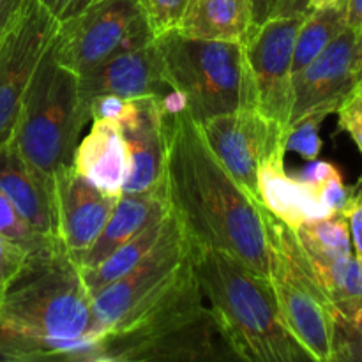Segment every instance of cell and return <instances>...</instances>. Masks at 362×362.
<instances>
[{"instance_id": "1", "label": "cell", "mask_w": 362, "mask_h": 362, "mask_svg": "<svg viewBox=\"0 0 362 362\" xmlns=\"http://www.w3.org/2000/svg\"><path fill=\"white\" fill-rule=\"evenodd\" d=\"M166 189L194 247L223 251L269 278V212L226 172L186 110L166 113Z\"/></svg>"}, {"instance_id": "2", "label": "cell", "mask_w": 362, "mask_h": 362, "mask_svg": "<svg viewBox=\"0 0 362 362\" xmlns=\"http://www.w3.org/2000/svg\"><path fill=\"white\" fill-rule=\"evenodd\" d=\"M221 338L211 308L204 304L193 269V251L173 278L145 300L122 324L103 332L92 345L88 362L221 361ZM225 341V339H223Z\"/></svg>"}, {"instance_id": "3", "label": "cell", "mask_w": 362, "mask_h": 362, "mask_svg": "<svg viewBox=\"0 0 362 362\" xmlns=\"http://www.w3.org/2000/svg\"><path fill=\"white\" fill-rule=\"evenodd\" d=\"M4 317L46 343L59 361H87L101 336L80 265L59 237L27 257L0 300Z\"/></svg>"}, {"instance_id": "4", "label": "cell", "mask_w": 362, "mask_h": 362, "mask_svg": "<svg viewBox=\"0 0 362 362\" xmlns=\"http://www.w3.org/2000/svg\"><path fill=\"white\" fill-rule=\"evenodd\" d=\"M193 269L219 334L235 359L250 362L311 361L290 332L274 288L237 258L193 246Z\"/></svg>"}, {"instance_id": "5", "label": "cell", "mask_w": 362, "mask_h": 362, "mask_svg": "<svg viewBox=\"0 0 362 362\" xmlns=\"http://www.w3.org/2000/svg\"><path fill=\"white\" fill-rule=\"evenodd\" d=\"M88 120L92 117L80 78L57 60L52 42L28 85L11 141L35 170L52 179L60 168L73 165Z\"/></svg>"}, {"instance_id": "6", "label": "cell", "mask_w": 362, "mask_h": 362, "mask_svg": "<svg viewBox=\"0 0 362 362\" xmlns=\"http://www.w3.org/2000/svg\"><path fill=\"white\" fill-rule=\"evenodd\" d=\"M156 42L166 80L194 122L246 106L257 108L244 45L187 37L177 30L159 35Z\"/></svg>"}, {"instance_id": "7", "label": "cell", "mask_w": 362, "mask_h": 362, "mask_svg": "<svg viewBox=\"0 0 362 362\" xmlns=\"http://www.w3.org/2000/svg\"><path fill=\"white\" fill-rule=\"evenodd\" d=\"M269 279L293 338L317 362H332L336 311L296 230L269 214Z\"/></svg>"}, {"instance_id": "8", "label": "cell", "mask_w": 362, "mask_h": 362, "mask_svg": "<svg viewBox=\"0 0 362 362\" xmlns=\"http://www.w3.org/2000/svg\"><path fill=\"white\" fill-rule=\"evenodd\" d=\"M154 41L138 0H90L62 21L53 49L62 66L80 76L117 53Z\"/></svg>"}, {"instance_id": "9", "label": "cell", "mask_w": 362, "mask_h": 362, "mask_svg": "<svg viewBox=\"0 0 362 362\" xmlns=\"http://www.w3.org/2000/svg\"><path fill=\"white\" fill-rule=\"evenodd\" d=\"M193 251L179 218L170 212L158 243L134 267L92 296L95 325L99 332L122 324L136 308L158 293L173 278Z\"/></svg>"}, {"instance_id": "10", "label": "cell", "mask_w": 362, "mask_h": 362, "mask_svg": "<svg viewBox=\"0 0 362 362\" xmlns=\"http://www.w3.org/2000/svg\"><path fill=\"white\" fill-rule=\"evenodd\" d=\"M59 21L39 0H27L20 16L6 30L0 45V147L13 138L25 94Z\"/></svg>"}, {"instance_id": "11", "label": "cell", "mask_w": 362, "mask_h": 362, "mask_svg": "<svg viewBox=\"0 0 362 362\" xmlns=\"http://www.w3.org/2000/svg\"><path fill=\"white\" fill-rule=\"evenodd\" d=\"M200 129L226 172L258 200V168L274 152H286V129L253 106L212 117Z\"/></svg>"}, {"instance_id": "12", "label": "cell", "mask_w": 362, "mask_h": 362, "mask_svg": "<svg viewBox=\"0 0 362 362\" xmlns=\"http://www.w3.org/2000/svg\"><path fill=\"white\" fill-rule=\"evenodd\" d=\"M304 18H271L255 27L244 42L257 108L285 129L293 105V48Z\"/></svg>"}, {"instance_id": "13", "label": "cell", "mask_w": 362, "mask_h": 362, "mask_svg": "<svg viewBox=\"0 0 362 362\" xmlns=\"http://www.w3.org/2000/svg\"><path fill=\"white\" fill-rule=\"evenodd\" d=\"M293 105L290 124L304 115L338 112L341 103L362 81V39L346 27L306 67L293 73ZM288 124V126H290Z\"/></svg>"}, {"instance_id": "14", "label": "cell", "mask_w": 362, "mask_h": 362, "mask_svg": "<svg viewBox=\"0 0 362 362\" xmlns=\"http://www.w3.org/2000/svg\"><path fill=\"white\" fill-rule=\"evenodd\" d=\"M52 179L57 237L80 265L108 221L119 197L99 189L73 165L60 168Z\"/></svg>"}, {"instance_id": "15", "label": "cell", "mask_w": 362, "mask_h": 362, "mask_svg": "<svg viewBox=\"0 0 362 362\" xmlns=\"http://www.w3.org/2000/svg\"><path fill=\"white\" fill-rule=\"evenodd\" d=\"M78 78L87 105L98 95H119L124 99L156 98L163 103L173 94L156 39L140 48L117 53Z\"/></svg>"}, {"instance_id": "16", "label": "cell", "mask_w": 362, "mask_h": 362, "mask_svg": "<svg viewBox=\"0 0 362 362\" xmlns=\"http://www.w3.org/2000/svg\"><path fill=\"white\" fill-rule=\"evenodd\" d=\"M131 159L122 193L140 194L166 184V112L156 98L129 99L119 119Z\"/></svg>"}, {"instance_id": "17", "label": "cell", "mask_w": 362, "mask_h": 362, "mask_svg": "<svg viewBox=\"0 0 362 362\" xmlns=\"http://www.w3.org/2000/svg\"><path fill=\"white\" fill-rule=\"evenodd\" d=\"M0 189L35 232L57 237L53 179L35 170L11 140L0 147Z\"/></svg>"}, {"instance_id": "18", "label": "cell", "mask_w": 362, "mask_h": 362, "mask_svg": "<svg viewBox=\"0 0 362 362\" xmlns=\"http://www.w3.org/2000/svg\"><path fill=\"white\" fill-rule=\"evenodd\" d=\"M258 202L290 228L331 214L313 186L299 182L285 170V152H274L258 168Z\"/></svg>"}, {"instance_id": "19", "label": "cell", "mask_w": 362, "mask_h": 362, "mask_svg": "<svg viewBox=\"0 0 362 362\" xmlns=\"http://www.w3.org/2000/svg\"><path fill=\"white\" fill-rule=\"evenodd\" d=\"M73 166L99 189L120 197L131 172V159L119 120L94 119L88 134L78 144Z\"/></svg>"}, {"instance_id": "20", "label": "cell", "mask_w": 362, "mask_h": 362, "mask_svg": "<svg viewBox=\"0 0 362 362\" xmlns=\"http://www.w3.org/2000/svg\"><path fill=\"white\" fill-rule=\"evenodd\" d=\"M170 212H172V205H170L166 184L154 191H147V193H122L98 239L94 240V244L88 247L85 257L81 258L80 269L98 265L108 255H112L117 247L122 246L136 233H140L145 226L165 218Z\"/></svg>"}, {"instance_id": "21", "label": "cell", "mask_w": 362, "mask_h": 362, "mask_svg": "<svg viewBox=\"0 0 362 362\" xmlns=\"http://www.w3.org/2000/svg\"><path fill=\"white\" fill-rule=\"evenodd\" d=\"M253 28L251 0H189L175 30L187 37L244 45Z\"/></svg>"}, {"instance_id": "22", "label": "cell", "mask_w": 362, "mask_h": 362, "mask_svg": "<svg viewBox=\"0 0 362 362\" xmlns=\"http://www.w3.org/2000/svg\"><path fill=\"white\" fill-rule=\"evenodd\" d=\"M168 216L145 226L140 233L131 237L127 243L117 247L112 255H108L98 265L88 269H80L81 278H83L88 293L94 296L99 290L105 288L106 285H110L115 279H119L120 276L126 274L131 267H134L159 240V237H161L163 230L166 226V221H168Z\"/></svg>"}, {"instance_id": "23", "label": "cell", "mask_w": 362, "mask_h": 362, "mask_svg": "<svg viewBox=\"0 0 362 362\" xmlns=\"http://www.w3.org/2000/svg\"><path fill=\"white\" fill-rule=\"evenodd\" d=\"M346 28V0H336L318 9H311L297 32L293 48V73L306 67Z\"/></svg>"}, {"instance_id": "24", "label": "cell", "mask_w": 362, "mask_h": 362, "mask_svg": "<svg viewBox=\"0 0 362 362\" xmlns=\"http://www.w3.org/2000/svg\"><path fill=\"white\" fill-rule=\"evenodd\" d=\"M296 235L311 264H331L354 255L349 221L343 212H331L296 228Z\"/></svg>"}, {"instance_id": "25", "label": "cell", "mask_w": 362, "mask_h": 362, "mask_svg": "<svg viewBox=\"0 0 362 362\" xmlns=\"http://www.w3.org/2000/svg\"><path fill=\"white\" fill-rule=\"evenodd\" d=\"M336 317H354L362 308V260L356 255L331 262V264H311Z\"/></svg>"}, {"instance_id": "26", "label": "cell", "mask_w": 362, "mask_h": 362, "mask_svg": "<svg viewBox=\"0 0 362 362\" xmlns=\"http://www.w3.org/2000/svg\"><path fill=\"white\" fill-rule=\"evenodd\" d=\"M37 361H59V354L11 324L0 311V362Z\"/></svg>"}, {"instance_id": "27", "label": "cell", "mask_w": 362, "mask_h": 362, "mask_svg": "<svg viewBox=\"0 0 362 362\" xmlns=\"http://www.w3.org/2000/svg\"><path fill=\"white\" fill-rule=\"evenodd\" d=\"M0 235L9 239L11 243L23 247L28 255L41 250L42 246H46V244L49 243V240L57 239V237L48 239V237H42L41 233L35 232V230L21 218L20 212L14 209V205L9 202V198L2 193V189H0Z\"/></svg>"}, {"instance_id": "28", "label": "cell", "mask_w": 362, "mask_h": 362, "mask_svg": "<svg viewBox=\"0 0 362 362\" xmlns=\"http://www.w3.org/2000/svg\"><path fill=\"white\" fill-rule=\"evenodd\" d=\"M325 117L324 112H313L304 115L297 122L290 124L286 129V151H293L306 161H313L318 158L322 148L320 126Z\"/></svg>"}, {"instance_id": "29", "label": "cell", "mask_w": 362, "mask_h": 362, "mask_svg": "<svg viewBox=\"0 0 362 362\" xmlns=\"http://www.w3.org/2000/svg\"><path fill=\"white\" fill-rule=\"evenodd\" d=\"M332 362H362V308L354 317L334 318Z\"/></svg>"}, {"instance_id": "30", "label": "cell", "mask_w": 362, "mask_h": 362, "mask_svg": "<svg viewBox=\"0 0 362 362\" xmlns=\"http://www.w3.org/2000/svg\"><path fill=\"white\" fill-rule=\"evenodd\" d=\"M187 2L189 0H138L154 39L179 27Z\"/></svg>"}, {"instance_id": "31", "label": "cell", "mask_w": 362, "mask_h": 362, "mask_svg": "<svg viewBox=\"0 0 362 362\" xmlns=\"http://www.w3.org/2000/svg\"><path fill=\"white\" fill-rule=\"evenodd\" d=\"M338 127L356 141L362 156V81L338 108Z\"/></svg>"}, {"instance_id": "32", "label": "cell", "mask_w": 362, "mask_h": 362, "mask_svg": "<svg viewBox=\"0 0 362 362\" xmlns=\"http://www.w3.org/2000/svg\"><path fill=\"white\" fill-rule=\"evenodd\" d=\"M28 253L18 244L0 235V300L18 272L23 267Z\"/></svg>"}, {"instance_id": "33", "label": "cell", "mask_w": 362, "mask_h": 362, "mask_svg": "<svg viewBox=\"0 0 362 362\" xmlns=\"http://www.w3.org/2000/svg\"><path fill=\"white\" fill-rule=\"evenodd\" d=\"M315 189H317L322 204L331 212H343V209L346 207V204L350 200V189L343 184V177L339 172L329 177L325 182H322Z\"/></svg>"}, {"instance_id": "34", "label": "cell", "mask_w": 362, "mask_h": 362, "mask_svg": "<svg viewBox=\"0 0 362 362\" xmlns=\"http://www.w3.org/2000/svg\"><path fill=\"white\" fill-rule=\"evenodd\" d=\"M343 214L349 221L354 255L362 260V194L350 193V200L343 209Z\"/></svg>"}, {"instance_id": "35", "label": "cell", "mask_w": 362, "mask_h": 362, "mask_svg": "<svg viewBox=\"0 0 362 362\" xmlns=\"http://www.w3.org/2000/svg\"><path fill=\"white\" fill-rule=\"evenodd\" d=\"M129 106V99L119 98V95H98L88 103L90 117L94 119H117L124 115Z\"/></svg>"}, {"instance_id": "36", "label": "cell", "mask_w": 362, "mask_h": 362, "mask_svg": "<svg viewBox=\"0 0 362 362\" xmlns=\"http://www.w3.org/2000/svg\"><path fill=\"white\" fill-rule=\"evenodd\" d=\"M338 172L339 170L336 168L332 163L320 161V159L317 158V159H313V161H308V165L304 166L299 173H296L293 177H296L299 182L308 184V186L318 187L322 182H325L329 177H332L334 173H338Z\"/></svg>"}, {"instance_id": "37", "label": "cell", "mask_w": 362, "mask_h": 362, "mask_svg": "<svg viewBox=\"0 0 362 362\" xmlns=\"http://www.w3.org/2000/svg\"><path fill=\"white\" fill-rule=\"evenodd\" d=\"M59 23L80 13L90 0H39Z\"/></svg>"}, {"instance_id": "38", "label": "cell", "mask_w": 362, "mask_h": 362, "mask_svg": "<svg viewBox=\"0 0 362 362\" xmlns=\"http://www.w3.org/2000/svg\"><path fill=\"white\" fill-rule=\"evenodd\" d=\"M27 0H0V34L14 23Z\"/></svg>"}, {"instance_id": "39", "label": "cell", "mask_w": 362, "mask_h": 362, "mask_svg": "<svg viewBox=\"0 0 362 362\" xmlns=\"http://www.w3.org/2000/svg\"><path fill=\"white\" fill-rule=\"evenodd\" d=\"M278 4L279 0H251V13H253L255 27H260L267 20L274 18Z\"/></svg>"}, {"instance_id": "40", "label": "cell", "mask_w": 362, "mask_h": 362, "mask_svg": "<svg viewBox=\"0 0 362 362\" xmlns=\"http://www.w3.org/2000/svg\"><path fill=\"white\" fill-rule=\"evenodd\" d=\"M310 13V0H279L276 16H304Z\"/></svg>"}, {"instance_id": "41", "label": "cell", "mask_w": 362, "mask_h": 362, "mask_svg": "<svg viewBox=\"0 0 362 362\" xmlns=\"http://www.w3.org/2000/svg\"><path fill=\"white\" fill-rule=\"evenodd\" d=\"M346 27L356 32L362 28V0H346Z\"/></svg>"}, {"instance_id": "42", "label": "cell", "mask_w": 362, "mask_h": 362, "mask_svg": "<svg viewBox=\"0 0 362 362\" xmlns=\"http://www.w3.org/2000/svg\"><path fill=\"white\" fill-rule=\"evenodd\" d=\"M336 2V0H310V11L311 9H318V7H324L327 4Z\"/></svg>"}, {"instance_id": "43", "label": "cell", "mask_w": 362, "mask_h": 362, "mask_svg": "<svg viewBox=\"0 0 362 362\" xmlns=\"http://www.w3.org/2000/svg\"><path fill=\"white\" fill-rule=\"evenodd\" d=\"M350 193H359V194H362V175H361L359 182H357L354 187H350Z\"/></svg>"}, {"instance_id": "44", "label": "cell", "mask_w": 362, "mask_h": 362, "mask_svg": "<svg viewBox=\"0 0 362 362\" xmlns=\"http://www.w3.org/2000/svg\"><path fill=\"white\" fill-rule=\"evenodd\" d=\"M4 34H6V32H2V34H0V45H2V39H4Z\"/></svg>"}, {"instance_id": "45", "label": "cell", "mask_w": 362, "mask_h": 362, "mask_svg": "<svg viewBox=\"0 0 362 362\" xmlns=\"http://www.w3.org/2000/svg\"><path fill=\"white\" fill-rule=\"evenodd\" d=\"M359 34H361V39H362V28L359 30Z\"/></svg>"}]
</instances>
